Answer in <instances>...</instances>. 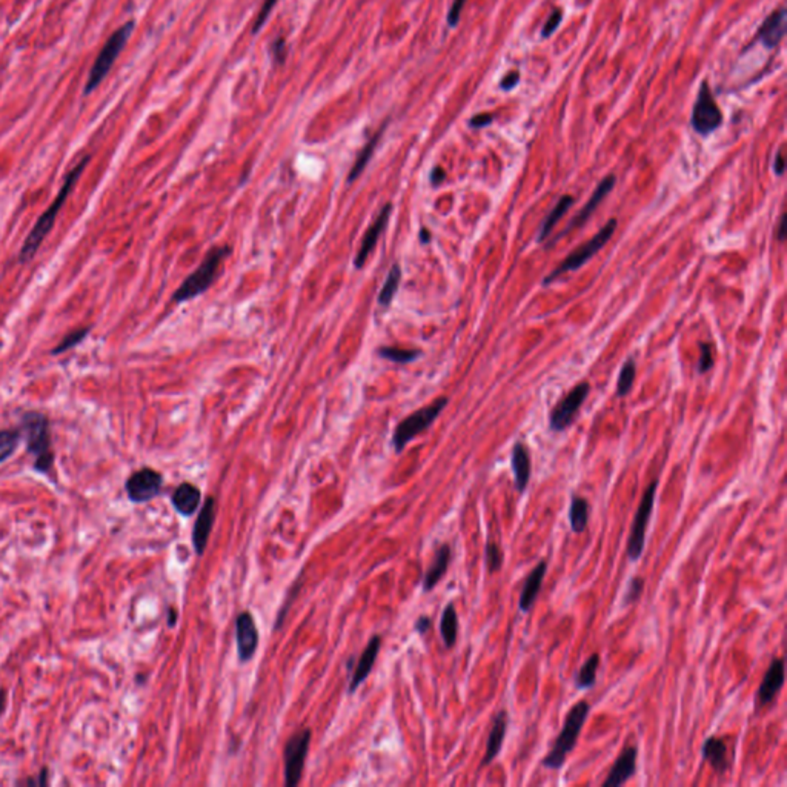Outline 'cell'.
I'll list each match as a JSON object with an SVG mask.
<instances>
[{
  "label": "cell",
  "instance_id": "1",
  "mask_svg": "<svg viewBox=\"0 0 787 787\" xmlns=\"http://www.w3.org/2000/svg\"><path fill=\"white\" fill-rule=\"evenodd\" d=\"M88 162H90V157H84L79 165L72 168L71 173L66 176L63 187H62L61 191H59V194H57L54 202L49 205L48 210L40 215L39 220L36 221V225L31 229V233L28 234L24 244H22V248H20V254H19V262L20 263H28L29 260H31L36 256V252L39 251V248L42 247L43 240L47 239V235L49 234V231L53 229V226L56 224L59 211L62 210L63 203L66 202V198H68L71 189L74 188V185H76V182L79 180V177L81 176V173H84V169L88 165Z\"/></svg>",
  "mask_w": 787,
  "mask_h": 787
},
{
  "label": "cell",
  "instance_id": "2",
  "mask_svg": "<svg viewBox=\"0 0 787 787\" xmlns=\"http://www.w3.org/2000/svg\"><path fill=\"white\" fill-rule=\"evenodd\" d=\"M591 714V704L588 701H578L572 709L568 712L566 719L561 727V732L555 738L551 751L541 760V766L551 770H559L566 763L568 756L572 754L577 746L578 737L583 731V726Z\"/></svg>",
  "mask_w": 787,
  "mask_h": 787
},
{
  "label": "cell",
  "instance_id": "3",
  "mask_svg": "<svg viewBox=\"0 0 787 787\" xmlns=\"http://www.w3.org/2000/svg\"><path fill=\"white\" fill-rule=\"evenodd\" d=\"M229 252H231V248L229 247L212 248L210 252H208L198 268L192 274H189L188 279L177 288V291L173 295V300L177 303H182L189 299H194V297L205 293L206 289L214 283L217 271L220 270L224 260L229 256Z\"/></svg>",
  "mask_w": 787,
  "mask_h": 787
},
{
  "label": "cell",
  "instance_id": "4",
  "mask_svg": "<svg viewBox=\"0 0 787 787\" xmlns=\"http://www.w3.org/2000/svg\"><path fill=\"white\" fill-rule=\"evenodd\" d=\"M24 433L26 449L36 457L34 467L39 472H48L53 466V451H51L49 425L43 414L28 412L24 417Z\"/></svg>",
  "mask_w": 787,
  "mask_h": 787
},
{
  "label": "cell",
  "instance_id": "5",
  "mask_svg": "<svg viewBox=\"0 0 787 787\" xmlns=\"http://www.w3.org/2000/svg\"><path fill=\"white\" fill-rule=\"evenodd\" d=\"M132 31H134V22L131 20L128 24H125L123 26L118 28L116 33L111 34V37L107 40L105 47L102 48L100 54L98 56V59H95V62L90 71V76H88L85 85V94H91L95 88L102 84L103 79L107 77L111 66L114 65L117 57L120 56L122 49L125 48L126 43H128Z\"/></svg>",
  "mask_w": 787,
  "mask_h": 787
},
{
  "label": "cell",
  "instance_id": "6",
  "mask_svg": "<svg viewBox=\"0 0 787 787\" xmlns=\"http://www.w3.org/2000/svg\"><path fill=\"white\" fill-rule=\"evenodd\" d=\"M446 405H448L446 397L437 398L435 402L421 407V410L415 411L403 421H400L392 435V444L394 448H396V451L402 452L407 443L433 425L435 419L440 415V412L446 407Z\"/></svg>",
  "mask_w": 787,
  "mask_h": 787
},
{
  "label": "cell",
  "instance_id": "7",
  "mask_svg": "<svg viewBox=\"0 0 787 787\" xmlns=\"http://www.w3.org/2000/svg\"><path fill=\"white\" fill-rule=\"evenodd\" d=\"M657 488H658V480H653L652 483L648 488H646V491H644L641 500H640V504H638V508H637L634 523H632V529H630L629 540H628V547H626L628 559L630 561H638L641 559V555L644 552L646 531H648V524H649L650 517H652L653 504H655Z\"/></svg>",
  "mask_w": 787,
  "mask_h": 787
},
{
  "label": "cell",
  "instance_id": "8",
  "mask_svg": "<svg viewBox=\"0 0 787 787\" xmlns=\"http://www.w3.org/2000/svg\"><path fill=\"white\" fill-rule=\"evenodd\" d=\"M615 228H617V220L611 219L607 221V224L600 229V231L589 239L586 243H583L582 247H578L577 249L572 251V254L569 257H566L560 263V266L556 270H554L549 276L545 279V285L551 283L556 277H560L561 274H566L570 271H575L578 268H582V266L588 262L591 257H593L597 254V252L605 247V244L611 239L612 234L615 233Z\"/></svg>",
  "mask_w": 787,
  "mask_h": 787
},
{
  "label": "cell",
  "instance_id": "9",
  "mask_svg": "<svg viewBox=\"0 0 787 787\" xmlns=\"http://www.w3.org/2000/svg\"><path fill=\"white\" fill-rule=\"evenodd\" d=\"M690 123H692L694 130L698 132V134L701 136L710 134V132L718 130L719 125L723 123L722 109L718 108L706 81H703L700 91H698Z\"/></svg>",
  "mask_w": 787,
  "mask_h": 787
},
{
  "label": "cell",
  "instance_id": "10",
  "mask_svg": "<svg viewBox=\"0 0 787 787\" xmlns=\"http://www.w3.org/2000/svg\"><path fill=\"white\" fill-rule=\"evenodd\" d=\"M311 742V729H300L286 741L285 746V786L295 787L300 783Z\"/></svg>",
  "mask_w": 787,
  "mask_h": 787
},
{
  "label": "cell",
  "instance_id": "11",
  "mask_svg": "<svg viewBox=\"0 0 787 787\" xmlns=\"http://www.w3.org/2000/svg\"><path fill=\"white\" fill-rule=\"evenodd\" d=\"M162 486H163L162 474L151 469V467H143V469L136 471L128 480H126L125 489L131 501L146 503L151 501L160 494Z\"/></svg>",
  "mask_w": 787,
  "mask_h": 787
},
{
  "label": "cell",
  "instance_id": "12",
  "mask_svg": "<svg viewBox=\"0 0 787 787\" xmlns=\"http://www.w3.org/2000/svg\"><path fill=\"white\" fill-rule=\"evenodd\" d=\"M589 391L591 388L588 383L577 384L575 388L554 407L551 411V415H549V425H551L552 430H564L570 423H572L578 410H580L586 397H588Z\"/></svg>",
  "mask_w": 787,
  "mask_h": 787
},
{
  "label": "cell",
  "instance_id": "13",
  "mask_svg": "<svg viewBox=\"0 0 787 787\" xmlns=\"http://www.w3.org/2000/svg\"><path fill=\"white\" fill-rule=\"evenodd\" d=\"M235 640L239 660L242 663H248L256 655V650L258 648V630L254 617L248 611L237 615Z\"/></svg>",
  "mask_w": 787,
  "mask_h": 787
},
{
  "label": "cell",
  "instance_id": "14",
  "mask_svg": "<svg viewBox=\"0 0 787 787\" xmlns=\"http://www.w3.org/2000/svg\"><path fill=\"white\" fill-rule=\"evenodd\" d=\"M784 686V660L774 658L756 692V708H766Z\"/></svg>",
  "mask_w": 787,
  "mask_h": 787
},
{
  "label": "cell",
  "instance_id": "15",
  "mask_svg": "<svg viewBox=\"0 0 787 787\" xmlns=\"http://www.w3.org/2000/svg\"><path fill=\"white\" fill-rule=\"evenodd\" d=\"M637 746H625V749L618 755V758L615 760L612 769L609 770V774L603 781V787H620L628 783L637 772Z\"/></svg>",
  "mask_w": 787,
  "mask_h": 787
},
{
  "label": "cell",
  "instance_id": "16",
  "mask_svg": "<svg viewBox=\"0 0 787 787\" xmlns=\"http://www.w3.org/2000/svg\"><path fill=\"white\" fill-rule=\"evenodd\" d=\"M215 511H217V503H215L214 497H208L196 520L194 529H192V546H194L197 555H203L205 552L215 522Z\"/></svg>",
  "mask_w": 787,
  "mask_h": 787
},
{
  "label": "cell",
  "instance_id": "17",
  "mask_svg": "<svg viewBox=\"0 0 787 787\" xmlns=\"http://www.w3.org/2000/svg\"><path fill=\"white\" fill-rule=\"evenodd\" d=\"M546 572H547V561L541 560L537 563V566L531 570L529 575L526 577L518 601V607L523 614H528L532 611V607L536 605V601L540 595L541 584H543Z\"/></svg>",
  "mask_w": 787,
  "mask_h": 787
},
{
  "label": "cell",
  "instance_id": "18",
  "mask_svg": "<svg viewBox=\"0 0 787 787\" xmlns=\"http://www.w3.org/2000/svg\"><path fill=\"white\" fill-rule=\"evenodd\" d=\"M508 727H509V712L506 709H501L497 712L495 717L492 718V727L488 735L486 754L483 761H481V766H488V764H491L497 756L500 755Z\"/></svg>",
  "mask_w": 787,
  "mask_h": 787
},
{
  "label": "cell",
  "instance_id": "19",
  "mask_svg": "<svg viewBox=\"0 0 787 787\" xmlns=\"http://www.w3.org/2000/svg\"><path fill=\"white\" fill-rule=\"evenodd\" d=\"M380 648H382V638L380 635H374L369 640L366 648L363 649L361 655L359 658V663L355 666V671L351 677V683H349V689H348L349 694H354L361 683L368 678V675L373 672Z\"/></svg>",
  "mask_w": 787,
  "mask_h": 787
},
{
  "label": "cell",
  "instance_id": "20",
  "mask_svg": "<svg viewBox=\"0 0 787 787\" xmlns=\"http://www.w3.org/2000/svg\"><path fill=\"white\" fill-rule=\"evenodd\" d=\"M391 211H392V206L386 205L382 210V212L377 215L374 224L368 228V231L365 233V235H363L361 247L357 252V257H355V266H357V268H361V266L365 265L368 257L371 256V252H373V249L375 248L378 239H380V235L383 234L386 225H388Z\"/></svg>",
  "mask_w": 787,
  "mask_h": 787
},
{
  "label": "cell",
  "instance_id": "21",
  "mask_svg": "<svg viewBox=\"0 0 787 787\" xmlns=\"http://www.w3.org/2000/svg\"><path fill=\"white\" fill-rule=\"evenodd\" d=\"M615 182H617V179H615V176H607L606 179L601 180V182L598 183V187L595 188V191L592 192V197L588 200V203L584 205L583 210H582L580 212H578L577 217H575L572 221H570L568 229H564V231L560 234V237L564 235V234L570 233V231H572V229H575V228L583 226V225L586 224V221H588V219L591 217V215H592V212L597 210L598 205H600L601 202H603V200L606 198V196L609 194V192L612 191Z\"/></svg>",
  "mask_w": 787,
  "mask_h": 787
},
{
  "label": "cell",
  "instance_id": "22",
  "mask_svg": "<svg viewBox=\"0 0 787 787\" xmlns=\"http://www.w3.org/2000/svg\"><path fill=\"white\" fill-rule=\"evenodd\" d=\"M511 466H512V472H514L515 489L520 494H523L529 485L531 472H532L529 451L523 443L514 444V449H512V455H511Z\"/></svg>",
  "mask_w": 787,
  "mask_h": 787
},
{
  "label": "cell",
  "instance_id": "23",
  "mask_svg": "<svg viewBox=\"0 0 787 787\" xmlns=\"http://www.w3.org/2000/svg\"><path fill=\"white\" fill-rule=\"evenodd\" d=\"M701 754H703V760L709 763L712 769H714L718 775H722L726 770H729L731 767L729 749H727L726 741L722 737H709L706 741H704Z\"/></svg>",
  "mask_w": 787,
  "mask_h": 787
},
{
  "label": "cell",
  "instance_id": "24",
  "mask_svg": "<svg viewBox=\"0 0 787 787\" xmlns=\"http://www.w3.org/2000/svg\"><path fill=\"white\" fill-rule=\"evenodd\" d=\"M452 551L448 543L442 545L434 555V560L430 561V566L428 568L425 577H423V591L430 592L437 584L440 583L442 578L446 575L449 569Z\"/></svg>",
  "mask_w": 787,
  "mask_h": 787
},
{
  "label": "cell",
  "instance_id": "25",
  "mask_svg": "<svg viewBox=\"0 0 787 787\" xmlns=\"http://www.w3.org/2000/svg\"><path fill=\"white\" fill-rule=\"evenodd\" d=\"M786 33V10L779 8L774 11L770 16L763 22V25L758 29V39L766 45L767 48H775L779 45V42L783 40Z\"/></svg>",
  "mask_w": 787,
  "mask_h": 787
},
{
  "label": "cell",
  "instance_id": "26",
  "mask_svg": "<svg viewBox=\"0 0 787 787\" xmlns=\"http://www.w3.org/2000/svg\"><path fill=\"white\" fill-rule=\"evenodd\" d=\"M173 506L183 517H191L202 501V492L200 489L191 483H182L179 488H176V491L171 497Z\"/></svg>",
  "mask_w": 787,
  "mask_h": 787
},
{
  "label": "cell",
  "instance_id": "27",
  "mask_svg": "<svg viewBox=\"0 0 787 787\" xmlns=\"http://www.w3.org/2000/svg\"><path fill=\"white\" fill-rule=\"evenodd\" d=\"M589 509H591V504L589 501L584 499L582 495H574L572 500H570V508H569V522H570V528L575 533H582L584 532V529L588 528V523H589Z\"/></svg>",
  "mask_w": 787,
  "mask_h": 787
},
{
  "label": "cell",
  "instance_id": "28",
  "mask_svg": "<svg viewBox=\"0 0 787 787\" xmlns=\"http://www.w3.org/2000/svg\"><path fill=\"white\" fill-rule=\"evenodd\" d=\"M440 634L444 641V646H446L448 649L454 648L458 637V615L454 603H449L446 607H444L440 621Z\"/></svg>",
  "mask_w": 787,
  "mask_h": 787
},
{
  "label": "cell",
  "instance_id": "29",
  "mask_svg": "<svg viewBox=\"0 0 787 787\" xmlns=\"http://www.w3.org/2000/svg\"><path fill=\"white\" fill-rule=\"evenodd\" d=\"M572 203H574L572 196H563L559 200V202H556L555 208L551 212H549L546 220L543 221V225H541L540 234H538V242H543L546 237L552 233V229L555 228V225L563 219V215H566V212L570 210Z\"/></svg>",
  "mask_w": 787,
  "mask_h": 787
},
{
  "label": "cell",
  "instance_id": "30",
  "mask_svg": "<svg viewBox=\"0 0 787 787\" xmlns=\"http://www.w3.org/2000/svg\"><path fill=\"white\" fill-rule=\"evenodd\" d=\"M600 666V655L598 653H592V655L586 660L583 666L578 671L575 677V687L580 690H586L595 686L597 683V672Z\"/></svg>",
  "mask_w": 787,
  "mask_h": 787
},
{
  "label": "cell",
  "instance_id": "31",
  "mask_svg": "<svg viewBox=\"0 0 787 787\" xmlns=\"http://www.w3.org/2000/svg\"><path fill=\"white\" fill-rule=\"evenodd\" d=\"M386 125H388V122H384V123L382 125V128L375 132L374 137L369 140V142L365 145V148H363V151L360 153L359 159L355 160V163H354L351 173H349V179H348L349 182H354V180L357 179V177L363 173V169L366 168L368 162L371 160V157H373V154H374V151H375V146L378 145V142H380V139H382V136H383Z\"/></svg>",
  "mask_w": 787,
  "mask_h": 787
},
{
  "label": "cell",
  "instance_id": "32",
  "mask_svg": "<svg viewBox=\"0 0 787 787\" xmlns=\"http://www.w3.org/2000/svg\"><path fill=\"white\" fill-rule=\"evenodd\" d=\"M400 280H402V270H400V266L396 263L392 265V268L388 274V279H386L382 291L378 294V303H380L382 306H389L394 295L397 294Z\"/></svg>",
  "mask_w": 787,
  "mask_h": 787
},
{
  "label": "cell",
  "instance_id": "33",
  "mask_svg": "<svg viewBox=\"0 0 787 787\" xmlns=\"http://www.w3.org/2000/svg\"><path fill=\"white\" fill-rule=\"evenodd\" d=\"M20 439L22 434L16 429L0 430V463H3L16 452Z\"/></svg>",
  "mask_w": 787,
  "mask_h": 787
},
{
  "label": "cell",
  "instance_id": "34",
  "mask_svg": "<svg viewBox=\"0 0 787 787\" xmlns=\"http://www.w3.org/2000/svg\"><path fill=\"white\" fill-rule=\"evenodd\" d=\"M635 373H637V368H635V363L632 359H629L625 365H623L621 371H620V375H618V382H617V396L618 397H625L632 389V384L635 380Z\"/></svg>",
  "mask_w": 787,
  "mask_h": 787
},
{
  "label": "cell",
  "instance_id": "35",
  "mask_svg": "<svg viewBox=\"0 0 787 787\" xmlns=\"http://www.w3.org/2000/svg\"><path fill=\"white\" fill-rule=\"evenodd\" d=\"M485 560H486L488 570L491 574H497L503 566V552L499 545L494 543V541H488L486 543Z\"/></svg>",
  "mask_w": 787,
  "mask_h": 787
},
{
  "label": "cell",
  "instance_id": "36",
  "mask_svg": "<svg viewBox=\"0 0 787 787\" xmlns=\"http://www.w3.org/2000/svg\"><path fill=\"white\" fill-rule=\"evenodd\" d=\"M88 332H90V328H80V329H76V331L70 332L68 336H65V337L62 338L61 343H59V345L53 349V355L66 352V351H68V349H71V348H74V346H77L79 343H81V341H84V340L86 338Z\"/></svg>",
  "mask_w": 787,
  "mask_h": 787
},
{
  "label": "cell",
  "instance_id": "37",
  "mask_svg": "<svg viewBox=\"0 0 787 787\" xmlns=\"http://www.w3.org/2000/svg\"><path fill=\"white\" fill-rule=\"evenodd\" d=\"M380 355L384 359H389L396 363H407L417 359L420 351H406V349H397V348H382Z\"/></svg>",
  "mask_w": 787,
  "mask_h": 787
},
{
  "label": "cell",
  "instance_id": "38",
  "mask_svg": "<svg viewBox=\"0 0 787 787\" xmlns=\"http://www.w3.org/2000/svg\"><path fill=\"white\" fill-rule=\"evenodd\" d=\"M643 591H644V578L632 577V578H630L629 584H628V592H626L625 598H623V603H625V605L637 603V601L640 600Z\"/></svg>",
  "mask_w": 787,
  "mask_h": 787
},
{
  "label": "cell",
  "instance_id": "39",
  "mask_svg": "<svg viewBox=\"0 0 787 787\" xmlns=\"http://www.w3.org/2000/svg\"><path fill=\"white\" fill-rule=\"evenodd\" d=\"M277 2H279V0H265L263 5H262V8H260V11H258V14H257V19H256V22H254V26H252V33L257 34V33L260 31V29L263 28L266 19L270 17V14H271L272 8H274V6H276Z\"/></svg>",
  "mask_w": 787,
  "mask_h": 787
},
{
  "label": "cell",
  "instance_id": "40",
  "mask_svg": "<svg viewBox=\"0 0 787 787\" xmlns=\"http://www.w3.org/2000/svg\"><path fill=\"white\" fill-rule=\"evenodd\" d=\"M700 351H701V357H700V365H698V371H700V373H708L712 365H714L712 346L709 343H701Z\"/></svg>",
  "mask_w": 787,
  "mask_h": 787
},
{
  "label": "cell",
  "instance_id": "41",
  "mask_svg": "<svg viewBox=\"0 0 787 787\" xmlns=\"http://www.w3.org/2000/svg\"><path fill=\"white\" fill-rule=\"evenodd\" d=\"M561 19H563L561 11H560V10H555V11L551 14V17L547 19L546 25L543 26V31H541V36H543V37H549V36H551V34L555 31V29L559 28Z\"/></svg>",
  "mask_w": 787,
  "mask_h": 787
},
{
  "label": "cell",
  "instance_id": "42",
  "mask_svg": "<svg viewBox=\"0 0 787 787\" xmlns=\"http://www.w3.org/2000/svg\"><path fill=\"white\" fill-rule=\"evenodd\" d=\"M465 3H466V0H454V3H452L449 14H448V24L451 26H457V24L460 22V16H462Z\"/></svg>",
  "mask_w": 787,
  "mask_h": 787
},
{
  "label": "cell",
  "instance_id": "43",
  "mask_svg": "<svg viewBox=\"0 0 787 787\" xmlns=\"http://www.w3.org/2000/svg\"><path fill=\"white\" fill-rule=\"evenodd\" d=\"M271 53L274 56V61L279 62V63L283 62L285 57H286V43H285V40L277 39L276 42H274L272 47H271Z\"/></svg>",
  "mask_w": 787,
  "mask_h": 787
},
{
  "label": "cell",
  "instance_id": "44",
  "mask_svg": "<svg viewBox=\"0 0 787 787\" xmlns=\"http://www.w3.org/2000/svg\"><path fill=\"white\" fill-rule=\"evenodd\" d=\"M430 625H433V620L426 617V615H421V617H419L417 621H415V630H417L420 635H425L429 630Z\"/></svg>",
  "mask_w": 787,
  "mask_h": 787
},
{
  "label": "cell",
  "instance_id": "45",
  "mask_svg": "<svg viewBox=\"0 0 787 787\" xmlns=\"http://www.w3.org/2000/svg\"><path fill=\"white\" fill-rule=\"evenodd\" d=\"M492 122V116L491 114H480V116H475L472 120H471V126L474 128H481V126H486Z\"/></svg>",
  "mask_w": 787,
  "mask_h": 787
},
{
  "label": "cell",
  "instance_id": "46",
  "mask_svg": "<svg viewBox=\"0 0 787 787\" xmlns=\"http://www.w3.org/2000/svg\"><path fill=\"white\" fill-rule=\"evenodd\" d=\"M518 79H520L518 72H515V71H514V72H511L508 77H504V79L501 80V84H500V85H501L503 90H512V88H514V86L517 85Z\"/></svg>",
  "mask_w": 787,
  "mask_h": 787
},
{
  "label": "cell",
  "instance_id": "47",
  "mask_svg": "<svg viewBox=\"0 0 787 787\" xmlns=\"http://www.w3.org/2000/svg\"><path fill=\"white\" fill-rule=\"evenodd\" d=\"M774 169H775V173H777L778 176H783V173H784V159H783L781 151H779V153L777 154Z\"/></svg>",
  "mask_w": 787,
  "mask_h": 787
},
{
  "label": "cell",
  "instance_id": "48",
  "mask_svg": "<svg viewBox=\"0 0 787 787\" xmlns=\"http://www.w3.org/2000/svg\"><path fill=\"white\" fill-rule=\"evenodd\" d=\"M177 620H179V615H177V611L174 607H169L168 609V626L169 628H174L177 625Z\"/></svg>",
  "mask_w": 787,
  "mask_h": 787
},
{
  "label": "cell",
  "instance_id": "49",
  "mask_svg": "<svg viewBox=\"0 0 787 787\" xmlns=\"http://www.w3.org/2000/svg\"><path fill=\"white\" fill-rule=\"evenodd\" d=\"M430 179H433V183H434V185L440 183V182L444 179V171H443L442 168H435V169L433 171V176H430Z\"/></svg>",
  "mask_w": 787,
  "mask_h": 787
},
{
  "label": "cell",
  "instance_id": "50",
  "mask_svg": "<svg viewBox=\"0 0 787 787\" xmlns=\"http://www.w3.org/2000/svg\"><path fill=\"white\" fill-rule=\"evenodd\" d=\"M6 708V690H0V715L3 714Z\"/></svg>",
  "mask_w": 787,
  "mask_h": 787
},
{
  "label": "cell",
  "instance_id": "51",
  "mask_svg": "<svg viewBox=\"0 0 787 787\" xmlns=\"http://www.w3.org/2000/svg\"><path fill=\"white\" fill-rule=\"evenodd\" d=\"M784 234H786V215H783L781 219V225H779V240H784Z\"/></svg>",
  "mask_w": 787,
  "mask_h": 787
}]
</instances>
